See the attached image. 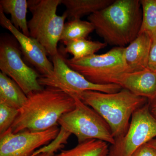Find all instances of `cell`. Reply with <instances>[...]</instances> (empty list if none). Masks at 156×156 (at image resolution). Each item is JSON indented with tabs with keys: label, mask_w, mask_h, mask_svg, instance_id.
I'll list each match as a JSON object with an SVG mask.
<instances>
[{
	"label": "cell",
	"mask_w": 156,
	"mask_h": 156,
	"mask_svg": "<svg viewBox=\"0 0 156 156\" xmlns=\"http://www.w3.org/2000/svg\"><path fill=\"white\" fill-rule=\"evenodd\" d=\"M28 9V1L26 0H1L0 9L4 14H10L11 22L22 33L30 37L27 20Z\"/></svg>",
	"instance_id": "2e32d148"
},
{
	"label": "cell",
	"mask_w": 156,
	"mask_h": 156,
	"mask_svg": "<svg viewBox=\"0 0 156 156\" xmlns=\"http://www.w3.org/2000/svg\"><path fill=\"white\" fill-rule=\"evenodd\" d=\"M57 126L41 131L13 133L10 128L0 135V156H30L37 149L50 144L57 136Z\"/></svg>",
	"instance_id": "30bf717a"
},
{
	"label": "cell",
	"mask_w": 156,
	"mask_h": 156,
	"mask_svg": "<svg viewBox=\"0 0 156 156\" xmlns=\"http://www.w3.org/2000/svg\"><path fill=\"white\" fill-rule=\"evenodd\" d=\"M114 0H61L66 8L64 13L70 20L81 19L91 15L110 5Z\"/></svg>",
	"instance_id": "5bb4252c"
},
{
	"label": "cell",
	"mask_w": 156,
	"mask_h": 156,
	"mask_svg": "<svg viewBox=\"0 0 156 156\" xmlns=\"http://www.w3.org/2000/svg\"><path fill=\"white\" fill-rule=\"evenodd\" d=\"M147 68L156 72V38L152 40L149 56Z\"/></svg>",
	"instance_id": "7402d4cb"
},
{
	"label": "cell",
	"mask_w": 156,
	"mask_h": 156,
	"mask_svg": "<svg viewBox=\"0 0 156 156\" xmlns=\"http://www.w3.org/2000/svg\"><path fill=\"white\" fill-rule=\"evenodd\" d=\"M124 48L115 47L104 54H95L81 59L66 58V62L72 69L93 83L113 84L117 76L130 72L124 59Z\"/></svg>",
	"instance_id": "8992f818"
},
{
	"label": "cell",
	"mask_w": 156,
	"mask_h": 156,
	"mask_svg": "<svg viewBox=\"0 0 156 156\" xmlns=\"http://www.w3.org/2000/svg\"><path fill=\"white\" fill-rule=\"evenodd\" d=\"M27 96L10 128L12 133L44 131L57 126L62 116L75 107V98L57 88L47 87Z\"/></svg>",
	"instance_id": "6da1fadb"
},
{
	"label": "cell",
	"mask_w": 156,
	"mask_h": 156,
	"mask_svg": "<svg viewBox=\"0 0 156 156\" xmlns=\"http://www.w3.org/2000/svg\"><path fill=\"white\" fill-rule=\"evenodd\" d=\"M54 154L50 152H44L39 154L35 156H54Z\"/></svg>",
	"instance_id": "484cf974"
},
{
	"label": "cell",
	"mask_w": 156,
	"mask_h": 156,
	"mask_svg": "<svg viewBox=\"0 0 156 156\" xmlns=\"http://www.w3.org/2000/svg\"><path fill=\"white\" fill-rule=\"evenodd\" d=\"M142 17L140 34L156 38V0H140Z\"/></svg>",
	"instance_id": "ffe728a7"
},
{
	"label": "cell",
	"mask_w": 156,
	"mask_h": 156,
	"mask_svg": "<svg viewBox=\"0 0 156 156\" xmlns=\"http://www.w3.org/2000/svg\"><path fill=\"white\" fill-rule=\"evenodd\" d=\"M61 0H30L28 9L32 17L28 21L30 35L44 48L48 55L52 57L58 53V44L60 41L65 21L67 18L63 13L56 14Z\"/></svg>",
	"instance_id": "277c9868"
},
{
	"label": "cell",
	"mask_w": 156,
	"mask_h": 156,
	"mask_svg": "<svg viewBox=\"0 0 156 156\" xmlns=\"http://www.w3.org/2000/svg\"><path fill=\"white\" fill-rule=\"evenodd\" d=\"M132 156H156V150L146 144L140 147Z\"/></svg>",
	"instance_id": "603a6c76"
},
{
	"label": "cell",
	"mask_w": 156,
	"mask_h": 156,
	"mask_svg": "<svg viewBox=\"0 0 156 156\" xmlns=\"http://www.w3.org/2000/svg\"><path fill=\"white\" fill-rule=\"evenodd\" d=\"M19 110L0 102V135L11 128L16 119Z\"/></svg>",
	"instance_id": "44dd1931"
},
{
	"label": "cell",
	"mask_w": 156,
	"mask_h": 156,
	"mask_svg": "<svg viewBox=\"0 0 156 156\" xmlns=\"http://www.w3.org/2000/svg\"><path fill=\"white\" fill-rule=\"evenodd\" d=\"M77 97L103 118L115 139L126 134L134 112L149 101L145 98L137 96L124 89L112 93L85 91Z\"/></svg>",
	"instance_id": "3957f363"
},
{
	"label": "cell",
	"mask_w": 156,
	"mask_h": 156,
	"mask_svg": "<svg viewBox=\"0 0 156 156\" xmlns=\"http://www.w3.org/2000/svg\"><path fill=\"white\" fill-rule=\"evenodd\" d=\"M142 17L139 0H114L88 19L107 44L125 48L139 34Z\"/></svg>",
	"instance_id": "7a4b0ae2"
},
{
	"label": "cell",
	"mask_w": 156,
	"mask_h": 156,
	"mask_svg": "<svg viewBox=\"0 0 156 156\" xmlns=\"http://www.w3.org/2000/svg\"><path fill=\"white\" fill-rule=\"evenodd\" d=\"M27 99V95L14 80L0 72V102L20 110Z\"/></svg>",
	"instance_id": "9a60e30c"
},
{
	"label": "cell",
	"mask_w": 156,
	"mask_h": 156,
	"mask_svg": "<svg viewBox=\"0 0 156 156\" xmlns=\"http://www.w3.org/2000/svg\"><path fill=\"white\" fill-rule=\"evenodd\" d=\"M107 143L93 139L79 143L71 149L62 151L55 156H108Z\"/></svg>",
	"instance_id": "e0dca14e"
},
{
	"label": "cell",
	"mask_w": 156,
	"mask_h": 156,
	"mask_svg": "<svg viewBox=\"0 0 156 156\" xmlns=\"http://www.w3.org/2000/svg\"><path fill=\"white\" fill-rule=\"evenodd\" d=\"M73 98L75 107L59 119L58 123L60 127L75 135L79 143L96 139L114 144L115 138L103 118L80 98Z\"/></svg>",
	"instance_id": "5b68a950"
},
{
	"label": "cell",
	"mask_w": 156,
	"mask_h": 156,
	"mask_svg": "<svg viewBox=\"0 0 156 156\" xmlns=\"http://www.w3.org/2000/svg\"><path fill=\"white\" fill-rule=\"evenodd\" d=\"M152 39L145 34H140L127 47L124 48V59L130 72L147 68Z\"/></svg>",
	"instance_id": "4fadbf2b"
},
{
	"label": "cell",
	"mask_w": 156,
	"mask_h": 156,
	"mask_svg": "<svg viewBox=\"0 0 156 156\" xmlns=\"http://www.w3.org/2000/svg\"><path fill=\"white\" fill-rule=\"evenodd\" d=\"M150 110L151 114L156 119V99L149 101Z\"/></svg>",
	"instance_id": "cb8c5ba5"
},
{
	"label": "cell",
	"mask_w": 156,
	"mask_h": 156,
	"mask_svg": "<svg viewBox=\"0 0 156 156\" xmlns=\"http://www.w3.org/2000/svg\"><path fill=\"white\" fill-rule=\"evenodd\" d=\"M52 57L53 72L47 75L40 76L38 80L42 87L57 88L73 97H77L81 93L87 91L112 93L122 89L117 84L99 85L91 83L80 73L69 67L66 62V58L58 52Z\"/></svg>",
	"instance_id": "52a82bcc"
},
{
	"label": "cell",
	"mask_w": 156,
	"mask_h": 156,
	"mask_svg": "<svg viewBox=\"0 0 156 156\" xmlns=\"http://www.w3.org/2000/svg\"><path fill=\"white\" fill-rule=\"evenodd\" d=\"M112 83L137 96L145 98L149 101L156 99V72L149 69L123 73L116 77Z\"/></svg>",
	"instance_id": "7c38bea8"
},
{
	"label": "cell",
	"mask_w": 156,
	"mask_h": 156,
	"mask_svg": "<svg viewBox=\"0 0 156 156\" xmlns=\"http://www.w3.org/2000/svg\"><path fill=\"white\" fill-rule=\"evenodd\" d=\"M94 30V26L89 21L80 19L71 20L65 23L60 41L65 44L75 40L86 39Z\"/></svg>",
	"instance_id": "d6986e66"
},
{
	"label": "cell",
	"mask_w": 156,
	"mask_h": 156,
	"mask_svg": "<svg viewBox=\"0 0 156 156\" xmlns=\"http://www.w3.org/2000/svg\"><path fill=\"white\" fill-rule=\"evenodd\" d=\"M0 24L17 40L25 59L41 73V75H47L53 72V63L48 59L44 48L36 40L27 36L16 28L1 9Z\"/></svg>",
	"instance_id": "8fae6325"
},
{
	"label": "cell",
	"mask_w": 156,
	"mask_h": 156,
	"mask_svg": "<svg viewBox=\"0 0 156 156\" xmlns=\"http://www.w3.org/2000/svg\"><path fill=\"white\" fill-rule=\"evenodd\" d=\"M11 37H1L0 40V69L11 78L26 95L44 89L39 83L37 72L26 64L21 57L18 45Z\"/></svg>",
	"instance_id": "9c48e42d"
},
{
	"label": "cell",
	"mask_w": 156,
	"mask_h": 156,
	"mask_svg": "<svg viewBox=\"0 0 156 156\" xmlns=\"http://www.w3.org/2000/svg\"><path fill=\"white\" fill-rule=\"evenodd\" d=\"M64 51L73 56V58L79 59L94 55L99 50L105 48L106 43L81 39L68 42Z\"/></svg>",
	"instance_id": "ac0fdd59"
},
{
	"label": "cell",
	"mask_w": 156,
	"mask_h": 156,
	"mask_svg": "<svg viewBox=\"0 0 156 156\" xmlns=\"http://www.w3.org/2000/svg\"><path fill=\"white\" fill-rule=\"evenodd\" d=\"M147 144L151 147L153 148L156 150V137L154 139L151 140L149 142H148Z\"/></svg>",
	"instance_id": "d4e9b609"
},
{
	"label": "cell",
	"mask_w": 156,
	"mask_h": 156,
	"mask_svg": "<svg viewBox=\"0 0 156 156\" xmlns=\"http://www.w3.org/2000/svg\"><path fill=\"white\" fill-rule=\"evenodd\" d=\"M124 136L115 139L108 156H132L140 147L156 137V119L151 113L149 103L136 110Z\"/></svg>",
	"instance_id": "ba28073f"
}]
</instances>
